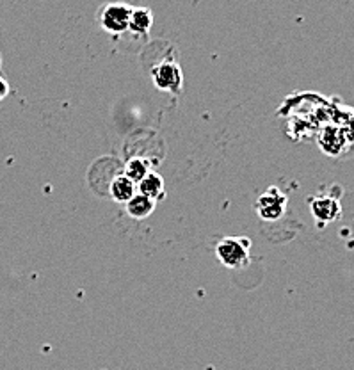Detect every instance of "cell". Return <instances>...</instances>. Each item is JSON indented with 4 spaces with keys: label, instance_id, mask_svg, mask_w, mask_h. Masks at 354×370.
Here are the masks:
<instances>
[{
    "label": "cell",
    "instance_id": "obj_1",
    "mask_svg": "<svg viewBox=\"0 0 354 370\" xmlns=\"http://www.w3.org/2000/svg\"><path fill=\"white\" fill-rule=\"evenodd\" d=\"M217 259L226 267L237 269L250 262V241L248 239L228 237L217 244Z\"/></svg>",
    "mask_w": 354,
    "mask_h": 370
},
{
    "label": "cell",
    "instance_id": "obj_2",
    "mask_svg": "<svg viewBox=\"0 0 354 370\" xmlns=\"http://www.w3.org/2000/svg\"><path fill=\"white\" fill-rule=\"evenodd\" d=\"M131 15H132L131 6L107 4L101 8L98 20H100V26L104 27V31H107V33L123 34L125 31H128Z\"/></svg>",
    "mask_w": 354,
    "mask_h": 370
},
{
    "label": "cell",
    "instance_id": "obj_3",
    "mask_svg": "<svg viewBox=\"0 0 354 370\" xmlns=\"http://www.w3.org/2000/svg\"><path fill=\"white\" fill-rule=\"evenodd\" d=\"M153 82L159 89L178 93L182 89V72L177 62L162 61L152 70Z\"/></svg>",
    "mask_w": 354,
    "mask_h": 370
},
{
    "label": "cell",
    "instance_id": "obj_4",
    "mask_svg": "<svg viewBox=\"0 0 354 370\" xmlns=\"http://www.w3.org/2000/svg\"><path fill=\"white\" fill-rule=\"evenodd\" d=\"M285 207H287L285 195H282L276 187H271L267 192H264L257 202L258 214H260L262 219H267V221L280 219V217L283 216V212H285Z\"/></svg>",
    "mask_w": 354,
    "mask_h": 370
},
{
    "label": "cell",
    "instance_id": "obj_5",
    "mask_svg": "<svg viewBox=\"0 0 354 370\" xmlns=\"http://www.w3.org/2000/svg\"><path fill=\"white\" fill-rule=\"evenodd\" d=\"M138 185L139 195L146 196V198H150L152 202H157V200H160L164 196V180L162 176L157 175V173L150 171Z\"/></svg>",
    "mask_w": 354,
    "mask_h": 370
},
{
    "label": "cell",
    "instance_id": "obj_6",
    "mask_svg": "<svg viewBox=\"0 0 354 370\" xmlns=\"http://www.w3.org/2000/svg\"><path fill=\"white\" fill-rule=\"evenodd\" d=\"M111 196L118 203H128L135 196V183L125 175L116 176L111 182Z\"/></svg>",
    "mask_w": 354,
    "mask_h": 370
},
{
    "label": "cell",
    "instance_id": "obj_7",
    "mask_svg": "<svg viewBox=\"0 0 354 370\" xmlns=\"http://www.w3.org/2000/svg\"><path fill=\"white\" fill-rule=\"evenodd\" d=\"M153 15L150 9L146 8H132L131 23H128V31L134 34H146L152 29Z\"/></svg>",
    "mask_w": 354,
    "mask_h": 370
},
{
    "label": "cell",
    "instance_id": "obj_8",
    "mask_svg": "<svg viewBox=\"0 0 354 370\" xmlns=\"http://www.w3.org/2000/svg\"><path fill=\"white\" fill-rule=\"evenodd\" d=\"M153 209H155V202H152V200L143 195H135L134 198L127 203L128 214H131V217H134V219H145V217H148L150 214L153 212Z\"/></svg>",
    "mask_w": 354,
    "mask_h": 370
},
{
    "label": "cell",
    "instance_id": "obj_9",
    "mask_svg": "<svg viewBox=\"0 0 354 370\" xmlns=\"http://www.w3.org/2000/svg\"><path fill=\"white\" fill-rule=\"evenodd\" d=\"M150 173V168H148V162H145L143 158H132V160L127 162V165H125V176L127 178H131L134 183H139L143 178H145L146 175Z\"/></svg>",
    "mask_w": 354,
    "mask_h": 370
},
{
    "label": "cell",
    "instance_id": "obj_10",
    "mask_svg": "<svg viewBox=\"0 0 354 370\" xmlns=\"http://www.w3.org/2000/svg\"><path fill=\"white\" fill-rule=\"evenodd\" d=\"M9 93V86L4 79H0V100H4Z\"/></svg>",
    "mask_w": 354,
    "mask_h": 370
},
{
    "label": "cell",
    "instance_id": "obj_11",
    "mask_svg": "<svg viewBox=\"0 0 354 370\" xmlns=\"http://www.w3.org/2000/svg\"><path fill=\"white\" fill-rule=\"evenodd\" d=\"M0 65H2V59H0Z\"/></svg>",
    "mask_w": 354,
    "mask_h": 370
}]
</instances>
